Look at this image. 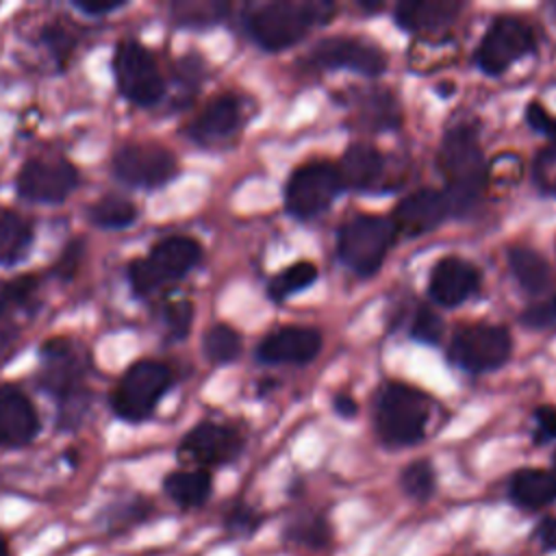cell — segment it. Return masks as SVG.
<instances>
[{"instance_id": "obj_1", "label": "cell", "mask_w": 556, "mask_h": 556, "mask_svg": "<svg viewBox=\"0 0 556 556\" xmlns=\"http://www.w3.org/2000/svg\"><path fill=\"white\" fill-rule=\"evenodd\" d=\"M437 165L445 180V195L454 208V215L469 211L484 191L486 185V161L473 126L456 124L445 130Z\"/></svg>"}, {"instance_id": "obj_2", "label": "cell", "mask_w": 556, "mask_h": 556, "mask_svg": "<svg viewBox=\"0 0 556 556\" xmlns=\"http://www.w3.org/2000/svg\"><path fill=\"white\" fill-rule=\"evenodd\" d=\"M332 13V2L278 0L254 7L245 17V28L256 46L278 52L304 39L311 28L328 22Z\"/></svg>"}, {"instance_id": "obj_3", "label": "cell", "mask_w": 556, "mask_h": 556, "mask_svg": "<svg viewBox=\"0 0 556 556\" xmlns=\"http://www.w3.org/2000/svg\"><path fill=\"white\" fill-rule=\"evenodd\" d=\"M430 421V397L404 382H389L380 389L374 408V428L389 447L417 445Z\"/></svg>"}, {"instance_id": "obj_4", "label": "cell", "mask_w": 556, "mask_h": 556, "mask_svg": "<svg viewBox=\"0 0 556 556\" xmlns=\"http://www.w3.org/2000/svg\"><path fill=\"white\" fill-rule=\"evenodd\" d=\"M395 237L391 217L354 215L337 232V256L350 271L367 278L380 269Z\"/></svg>"}, {"instance_id": "obj_5", "label": "cell", "mask_w": 556, "mask_h": 556, "mask_svg": "<svg viewBox=\"0 0 556 556\" xmlns=\"http://www.w3.org/2000/svg\"><path fill=\"white\" fill-rule=\"evenodd\" d=\"M202 258V248L191 237H167L152 245L143 258L128 265V280L135 295H150L152 291L180 280Z\"/></svg>"}, {"instance_id": "obj_6", "label": "cell", "mask_w": 556, "mask_h": 556, "mask_svg": "<svg viewBox=\"0 0 556 556\" xmlns=\"http://www.w3.org/2000/svg\"><path fill=\"white\" fill-rule=\"evenodd\" d=\"M172 384V369L165 363L159 361H135L117 380L113 395H111V406L113 413L128 421V424H139L146 421L156 404L161 402L163 393Z\"/></svg>"}, {"instance_id": "obj_7", "label": "cell", "mask_w": 556, "mask_h": 556, "mask_svg": "<svg viewBox=\"0 0 556 556\" xmlns=\"http://www.w3.org/2000/svg\"><path fill=\"white\" fill-rule=\"evenodd\" d=\"M117 91L137 106H152L165 93V83L154 54L137 39H122L113 52Z\"/></svg>"}, {"instance_id": "obj_8", "label": "cell", "mask_w": 556, "mask_h": 556, "mask_svg": "<svg viewBox=\"0 0 556 556\" xmlns=\"http://www.w3.org/2000/svg\"><path fill=\"white\" fill-rule=\"evenodd\" d=\"M534 48L536 35L528 22L515 15H497L476 46L473 59L484 74L500 76Z\"/></svg>"}, {"instance_id": "obj_9", "label": "cell", "mask_w": 556, "mask_h": 556, "mask_svg": "<svg viewBox=\"0 0 556 556\" xmlns=\"http://www.w3.org/2000/svg\"><path fill=\"white\" fill-rule=\"evenodd\" d=\"M341 189L343 187L334 163H304L293 169L285 185V211L295 219H311L324 213Z\"/></svg>"}, {"instance_id": "obj_10", "label": "cell", "mask_w": 556, "mask_h": 556, "mask_svg": "<svg viewBox=\"0 0 556 556\" xmlns=\"http://www.w3.org/2000/svg\"><path fill=\"white\" fill-rule=\"evenodd\" d=\"M513 354V339L504 326L471 324L450 341V358L465 371L484 374L500 369Z\"/></svg>"}, {"instance_id": "obj_11", "label": "cell", "mask_w": 556, "mask_h": 556, "mask_svg": "<svg viewBox=\"0 0 556 556\" xmlns=\"http://www.w3.org/2000/svg\"><path fill=\"white\" fill-rule=\"evenodd\" d=\"M111 165L122 182L143 189L161 187L178 174L176 154L156 141H132L122 146Z\"/></svg>"}, {"instance_id": "obj_12", "label": "cell", "mask_w": 556, "mask_h": 556, "mask_svg": "<svg viewBox=\"0 0 556 556\" xmlns=\"http://www.w3.org/2000/svg\"><path fill=\"white\" fill-rule=\"evenodd\" d=\"M243 452V437L217 421H200L178 443V460L200 469L224 467L235 463Z\"/></svg>"}, {"instance_id": "obj_13", "label": "cell", "mask_w": 556, "mask_h": 556, "mask_svg": "<svg viewBox=\"0 0 556 556\" xmlns=\"http://www.w3.org/2000/svg\"><path fill=\"white\" fill-rule=\"evenodd\" d=\"M78 185V169L65 159H28L17 172L15 189L30 202H63Z\"/></svg>"}, {"instance_id": "obj_14", "label": "cell", "mask_w": 556, "mask_h": 556, "mask_svg": "<svg viewBox=\"0 0 556 556\" xmlns=\"http://www.w3.org/2000/svg\"><path fill=\"white\" fill-rule=\"evenodd\" d=\"M87 371V361L74 343L65 337L48 339L41 345V371L39 384L63 400L74 397L83 384V376Z\"/></svg>"}, {"instance_id": "obj_15", "label": "cell", "mask_w": 556, "mask_h": 556, "mask_svg": "<svg viewBox=\"0 0 556 556\" xmlns=\"http://www.w3.org/2000/svg\"><path fill=\"white\" fill-rule=\"evenodd\" d=\"M311 61L326 70H350L363 76H380L387 67L382 50L356 37H328L315 43Z\"/></svg>"}, {"instance_id": "obj_16", "label": "cell", "mask_w": 556, "mask_h": 556, "mask_svg": "<svg viewBox=\"0 0 556 556\" xmlns=\"http://www.w3.org/2000/svg\"><path fill=\"white\" fill-rule=\"evenodd\" d=\"M450 215H454V208L445 191L419 189L395 204L391 222L397 232L417 237L434 230Z\"/></svg>"}, {"instance_id": "obj_17", "label": "cell", "mask_w": 556, "mask_h": 556, "mask_svg": "<svg viewBox=\"0 0 556 556\" xmlns=\"http://www.w3.org/2000/svg\"><path fill=\"white\" fill-rule=\"evenodd\" d=\"M321 350V334L306 326H285L267 337L256 348V358L265 365H304Z\"/></svg>"}, {"instance_id": "obj_18", "label": "cell", "mask_w": 556, "mask_h": 556, "mask_svg": "<svg viewBox=\"0 0 556 556\" xmlns=\"http://www.w3.org/2000/svg\"><path fill=\"white\" fill-rule=\"evenodd\" d=\"M41 421L28 395L15 384H0V447H24L39 434Z\"/></svg>"}, {"instance_id": "obj_19", "label": "cell", "mask_w": 556, "mask_h": 556, "mask_svg": "<svg viewBox=\"0 0 556 556\" xmlns=\"http://www.w3.org/2000/svg\"><path fill=\"white\" fill-rule=\"evenodd\" d=\"M480 287V271L465 258L445 256L434 263L428 278V293L441 306H458Z\"/></svg>"}, {"instance_id": "obj_20", "label": "cell", "mask_w": 556, "mask_h": 556, "mask_svg": "<svg viewBox=\"0 0 556 556\" xmlns=\"http://www.w3.org/2000/svg\"><path fill=\"white\" fill-rule=\"evenodd\" d=\"M154 517V502L141 493L115 497L100 506L93 515V526L100 534L117 539L130 534Z\"/></svg>"}, {"instance_id": "obj_21", "label": "cell", "mask_w": 556, "mask_h": 556, "mask_svg": "<svg viewBox=\"0 0 556 556\" xmlns=\"http://www.w3.org/2000/svg\"><path fill=\"white\" fill-rule=\"evenodd\" d=\"M241 126V102L232 93L213 98L191 122L189 137L198 143H217L230 137Z\"/></svg>"}, {"instance_id": "obj_22", "label": "cell", "mask_w": 556, "mask_h": 556, "mask_svg": "<svg viewBox=\"0 0 556 556\" xmlns=\"http://www.w3.org/2000/svg\"><path fill=\"white\" fill-rule=\"evenodd\" d=\"M280 543L289 549L324 552L332 545L334 532L330 519L319 510H295L280 526Z\"/></svg>"}, {"instance_id": "obj_23", "label": "cell", "mask_w": 556, "mask_h": 556, "mask_svg": "<svg viewBox=\"0 0 556 556\" xmlns=\"http://www.w3.org/2000/svg\"><path fill=\"white\" fill-rule=\"evenodd\" d=\"M460 9L456 0H404L395 4L393 20L408 33H434L447 28Z\"/></svg>"}, {"instance_id": "obj_24", "label": "cell", "mask_w": 556, "mask_h": 556, "mask_svg": "<svg viewBox=\"0 0 556 556\" xmlns=\"http://www.w3.org/2000/svg\"><path fill=\"white\" fill-rule=\"evenodd\" d=\"M508 500L521 510H543L556 504V471L521 467L508 478Z\"/></svg>"}, {"instance_id": "obj_25", "label": "cell", "mask_w": 556, "mask_h": 556, "mask_svg": "<svg viewBox=\"0 0 556 556\" xmlns=\"http://www.w3.org/2000/svg\"><path fill=\"white\" fill-rule=\"evenodd\" d=\"M337 169H339L343 189L369 191L382 176L384 159L376 146L367 141H358L343 152Z\"/></svg>"}, {"instance_id": "obj_26", "label": "cell", "mask_w": 556, "mask_h": 556, "mask_svg": "<svg viewBox=\"0 0 556 556\" xmlns=\"http://www.w3.org/2000/svg\"><path fill=\"white\" fill-rule=\"evenodd\" d=\"M163 493L180 510H198L213 495V473L208 469H174L165 473Z\"/></svg>"}, {"instance_id": "obj_27", "label": "cell", "mask_w": 556, "mask_h": 556, "mask_svg": "<svg viewBox=\"0 0 556 556\" xmlns=\"http://www.w3.org/2000/svg\"><path fill=\"white\" fill-rule=\"evenodd\" d=\"M508 267L519 282V287L530 293H543L549 285V265L547 261L528 245H513L508 250Z\"/></svg>"}, {"instance_id": "obj_28", "label": "cell", "mask_w": 556, "mask_h": 556, "mask_svg": "<svg viewBox=\"0 0 556 556\" xmlns=\"http://www.w3.org/2000/svg\"><path fill=\"white\" fill-rule=\"evenodd\" d=\"M33 241V226L15 211H0V265L20 261Z\"/></svg>"}, {"instance_id": "obj_29", "label": "cell", "mask_w": 556, "mask_h": 556, "mask_svg": "<svg viewBox=\"0 0 556 556\" xmlns=\"http://www.w3.org/2000/svg\"><path fill=\"white\" fill-rule=\"evenodd\" d=\"M87 217L98 228H126L137 219V208L128 198L106 193L87 208Z\"/></svg>"}, {"instance_id": "obj_30", "label": "cell", "mask_w": 556, "mask_h": 556, "mask_svg": "<svg viewBox=\"0 0 556 556\" xmlns=\"http://www.w3.org/2000/svg\"><path fill=\"white\" fill-rule=\"evenodd\" d=\"M263 523H265V515L256 506L248 504L245 500L232 502L222 515V530L226 532L228 539H235V541L254 539L263 528Z\"/></svg>"}, {"instance_id": "obj_31", "label": "cell", "mask_w": 556, "mask_h": 556, "mask_svg": "<svg viewBox=\"0 0 556 556\" xmlns=\"http://www.w3.org/2000/svg\"><path fill=\"white\" fill-rule=\"evenodd\" d=\"M319 276V269L315 263L311 261H295L293 265L285 267L280 274H276L271 278V282L267 285V295L276 302H282L287 298H291L293 293L308 289Z\"/></svg>"}, {"instance_id": "obj_32", "label": "cell", "mask_w": 556, "mask_h": 556, "mask_svg": "<svg viewBox=\"0 0 556 556\" xmlns=\"http://www.w3.org/2000/svg\"><path fill=\"white\" fill-rule=\"evenodd\" d=\"M397 482L408 500L424 504L437 491V471L428 458H417L402 467Z\"/></svg>"}, {"instance_id": "obj_33", "label": "cell", "mask_w": 556, "mask_h": 556, "mask_svg": "<svg viewBox=\"0 0 556 556\" xmlns=\"http://www.w3.org/2000/svg\"><path fill=\"white\" fill-rule=\"evenodd\" d=\"M228 11L226 2L215 0H180L172 4V20L180 26L204 28L224 20Z\"/></svg>"}, {"instance_id": "obj_34", "label": "cell", "mask_w": 556, "mask_h": 556, "mask_svg": "<svg viewBox=\"0 0 556 556\" xmlns=\"http://www.w3.org/2000/svg\"><path fill=\"white\" fill-rule=\"evenodd\" d=\"M202 350L213 365L232 363L241 354V334L228 324H215L204 332Z\"/></svg>"}, {"instance_id": "obj_35", "label": "cell", "mask_w": 556, "mask_h": 556, "mask_svg": "<svg viewBox=\"0 0 556 556\" xmlns=\"http://www.w3.org/2000/svg\"><path fill=\"white\" fill-rule=\"evenodd\" d=\"M443 330H445L443 317L439 313H434L430 306L419 304L415 315H413L410 328H408L410 339H415L419 343L437 345L441 341V337H443Z\"/></svg>"}, {"instance_id": "obj_36", "label": "cell", "mask_w": 556, "mask_h": 556, "mask_svg": "<svg viewBox=\"0 0 556 556\" xmlns=\"http://www.w3.org/2000/svg\"><path fill=\"white\" fill-rule=\"evenodd\" d=\"M37 291V278L30 274L17 276L13 280L0 282V315H4L9 308L24 306L33 293Z\"/></svg>"}, {"instance_id": "obj_37", "label": "cell", "mask_w": 556, "mask_h": 556, "mask_svg": "<svg viewBox=\"0 0 556 556\" xmlns=\"http://www.w3.org/2000/svg\"><path fill=\"white\" fill-rule=\"evenodd\" d=\"M363 119L369 128H391L397 126V109L393 98L387 93H376L363 106Z\"/></svg>"}, {"instance_id": "obj_38", "label": "cell", "mask_w": 556, "mask_h": 556, "mask_svg": "<svg viewBox=\"0 0 556 556\" xmlns=\"http://www.w3.org/2000/svg\"><path fill=\"white\" fill-rule=\"evenodd\" d=\"M163 319L174 339H185L193 321V304L189 300H172L163 308Z\"/></svg>"}, {"instance_id": "obj_39", "label": "cell", "mask_w": 556, "mask_h": 556, "mask_svg": "<svg viewBox=\"0 0 556 556\" xmlns=\"http://www.w3.org/2000/svg\"><path fill=\"white\" fill-rule=\"evenodd\" d=\"M532 176L543 193H556V143H549L536 154Z\"/></svg>"}, {"instance_id": "obj_40", "label": "cell", "mask_w": 556, "mask_h": 556, "mask_svg": "<svg viewBox=\"0 0 556 556\" xmlns=\"http://www.w3.org/2000/svg\"><path fill=\"white\" fill-rule=\"evenodd\" d=\"M83 258H85V243H83V239H74L65 245L63 254L59 256V261L52 267V274L59 280H72L76 276Z\"/></svg>"}, {"instance_id": "obj_41", "label": "cell", "mask_w": 556, "mask_h": 556, "mask_svg": "<svg viewBox=\"0 0 556 556\" xmlns=\"http://www.w3.org/2000/svg\"><path fill=\"white\" fill-rule=\"evenodd\" d=\"M534 428H532V443L547 445L556 441V408L554 406H539L532 413Z\"/></svg>"}, {"instance_id": "obj_42", "label": "cell", "mask_w": 556, "mask_h": 556, "mask_svg": "<svg viewBox=\"0 0 556 556\" xmlns=\"http://www.w3.org/2000/svg\"><path fill=\"white\" fill-rule=\"evenodd\" d=\"M523 117H526V124L534 132L545 135L547 139H552V143H556V117L547 109H543L541 102H536V100L528 102Z\"/></svg>"}, {"instance_id": "obj_43", "label": "cell", "mask_w": 556, "mask_h": 556, "mask_svg": "<svg viewBox=\"0 0 556 556\" xmlns=\"http://www.w3.org/2000/svg\"><path fill=\"white\" fill-rule=\"evenodd\" d=\"M41 41L50 48L52 54H56L61 61L72 52L74 48V37L70 30H65L63 26L59 24H48L43 30H41Z\"/></svg>"}, {"instance_id": "obj_44", "label": "cell", "mask_w": 556, "mask_h": 556, "mask_svg": "<svg viewBox=\"0 0 556 556\" xmlns=\"http://www.w3.org/2000/svg\"><path fill=\"white\" fill-rule=\"evenodd\" d=\"M530 536L543 554H556V515L541 517L534 523Z\"/></svg>"}, {"instance_id": "obj_45", "label": "cell", "mask_w": 556, "mask_h": 556, "mask_svg": "<svg viewBox=\"0 0 556 556\" xmlns=\"http://www.w3.org/2000/svg\"><path fill=\"white\" fill-rule=\"evenodd\" d=\"M523 321H528V326L534 324V328H543V326L556 321V298H554L549 304L530 306V308L523 313Z\"/></svg>"}, {"instance_id": "obj_46", "label": "cell", "mask_w": 556, "mask_h": 556, "mask_svg": "<svg viewBox=\"0 0 556 556\" xmlns=\"http://www.w3.org/2000/svg\"><path fill=\"white\" fill-rule=\"evenodd\" d=\"M74 7H76L78 11H83V13H87V15H104V13H111V11L119 9V7H124V0H122V2H119V0H113V2H109V0H100V2H91V0L83 2V0H76Z\"/></svg>"}, {"instance_id": "obj_47", "label": "cell", "mask_w": 556, "mask_h": 556, "mask_svg": "<svg viewBox=\"0 0 556 556\" xmlns=\"http://www.w3.org/2000/svg\"><path fill=\"white\" fill-rule=\"evenodd\" d=\"M332 408L343 419H350V417H354L358 413V404L350 395H345V393H337L332 397Z\"/></svg>"}, {"instance_id": "obj_48", "label": "cell", "mask_w": 556, "mask_h": 556, "mask_svg": "<svg viewBox=\"0 0 556 556\" xmlns=\"http://www.w3.org/2000/svg\"><path fill=\"white\" fill-rule=\"evenodd\" d=\"M17 350V332L15 330H0V367L13 356Z\"/></svg>"}, {"instance_id": "obj_49", "label": "cell", "mask_w": 556, "mask_h": 556, "mask_svg": "<svg viewBox=\"0 0 556 556\" xmlns=\"http://www.w3.org/2000/svg\"><path fill=\"white\" fill-rule=\"evenodd\" d=\"M0 556H11V543L4 532H0Z\"/></svg>"}, {"instance_id": "obj_50", "label": "cell", "mask_w": 556, "mask_h": 556, "mask_svg": "<svg viewBox=\"0 0 556 556\" xmlns=\"http://www.w3.org/2000/svg\"><path fill=\"white\" fill-rule=\"evenodd\" d=\"M65 458H67V463H72V467H76V465H78V456H76V452H74V450H67Z\"/></svg>"}, {"instance_id": "obj_51", "label": "cell", "mask_w": 556, "mask_h": 556, "mask_svg": "<svg viewBox=\"0 0 556 556\" xmlns=\"http://www.w3.org/2000/svg\"><path fill=\"white\" fill-rule=\"evenodd\" d=\"M552 465H554V471H556V452H554V456H552Z\"/></svg>"}]
</instances>
